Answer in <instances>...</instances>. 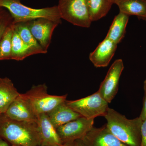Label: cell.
<instances>
[{
	"label": "cell",
	"mask_w": 146,
	"mask_h": 146,
	"mask_svg": "<svg viewBox=\"0 0 146 146\" xmlns=\"http://www.w3.org/2000/svg\"><path fill=\"white\" fill-rule=\"evenodd\" d=\"M0 137L13 146H39L42 144L36 122L19 121L0 115Z\"/></svg>",
	"instance_id": "6da1fadb"
},
{
	"label": "cell",
	"mask_w": 146,
	"mask_h": 146,
	"mask_svg": "<svg viewBox=\"0 0 146 146\" xmlns=\"http://www.w3.org/2000/svg\"><path fill=\"white\" fill-rule=\"evenodd\" d=\"M104 117L108 129L122 143L128 146H141L143 121L140 117L130 119L110 108Z\"/></svg>",
	"instance_id": "7a4b0ae2"
},
{
	"label": "cell",
	"mask_w": 146,
	"mask_h": 146,
	"mask_svg": "<svg viewBox=\"0 0 146 146\" xmlns=\"http://www.w3.org/2000/svg\"><path fill=\"white\" fill-rule=\"evenodd\" d=\"M21 0H0V7L8 10L13 19V24L43 18L61 23V18L57 5L35 9L24 5Z\"/></svg>",
	"instance_id": "3957f363"
},
{
	"label": "cell",
	"mask_w": 146,
	"mask_h": 146,
	"mask_svg": "<svg viewBox=\"0 0 146 146\" xmlns=\"http://www.w3.org/2000/svg\"><path fill=\"white\" fill-rule=\"evenodd\" d=\"M47 90L46 85L43 84L33 85L29 91L23 94L37 116L48 113L67 100V94L63 96L50 95Z\"/></svg>",
	"instance_id": "277c9868"
},
{
	"label": "cell",
	"mask_w": 146,
	"mask_h": 146,
	"mask_svg": "<svg viewBox=\"0 0 146 146\" xmlns=\"http://www.w3.org/2000/svg\"><path fill=\"white\" fill-rule=\"evenodd\" d=\"M57 6L61 19L76 26H91L86 0H59Z\"/></svg>",
	"instance_id": "5b68a950"
},
{
	"label": "cell",
	"mask_w": 146,
	"mask_h": 146,
	"mask_svg": "<svg viewBox=\"0 0 146 146\" xmlns=\"http://www.w3.org/2000/svg\"><path fill=\"white\" fill-rule=\"evenodd\" d=\"M65 104L74 111L89 119L104 117L107 112L108 103L98 91L85 98L75 100H66Z\"/></svg>",
	"instance_id": "8992f818"
},
{
	"label": "cell",
	"mask_w": 146,
	"mask_h": 146,
	"mask_svg": "<svg viewBox=\"0 0 146 146\" xmlns=\"http://www.w3.org/2000/svg\"><path fill=\"white\" fill-rule=\"evenodd\" d=\"M94 119L81 117L56 128L63 144L81 140L94 127Z\"/></svg>",
	"instance_id": "52a82bcc"
},
{
	"label": "cell",
	"mask_w": 146,
	"mask_h": 146,
	"mask_svg": "<svg viewBox=\"0 0 146 146\" xmlns=\"http://www.w3.org/2000/svg\"><path fill=\"white\" fill-rule=\"evenodd\" d=\"M124 68L123 62L122 59L115 60L100 85L98 91L108 104L111 102L117 93L119 82Z\"/></svg>",
	"instance_id": "ba28073f"
},
{
	"label": "cell",
	"mask_w": 146,
	"mask_h": 146,
	"mask_svg": "<svg viewBox=\"0 0 146 146\" xmlns=\"http://www.w3.org/2000/svg\"><path fill=\"white\" fill-rule=\"evenodd\" d=\"M27 24L33 35L47 52L53 32L59 23L46 18H40L27 22Z\"/></svg>",
	"instance_id": "9c48e42d"
},
{
	"label": "cell",
	"mask_w": 146,
	"mask_h": 146,
	"mask_svg": "<svg viewBox=\"0 0 146 146\" xmlns=\"http://www.w3.org/2000/svg\"><path fill=\"white\" fill-rule=\"evenodd\" d=\"M4 114L11 119L19 121L36 122L37 118L23 94H20Z\"/></svg>",
	"instance_id": "30bf717a"
},
{
	"label": "cell",
	"mask_w": 146,
	"mask_h": 146,
	"mask_svg": "<svg viewBox=\"0 0 146 146\" xmlns=\"http://www.w3.org/2000/svg\"><path fill=\"white\" fill-rule=\"evenodd\" d=\"M81 140L84 146H128L113 135L106 125L94 127Z\"/></svg>",
	"instance_id": "8fae6325"
},
{
	"label": "cell",
	"mask_w": 146,
	"mask_h": 146,
	"mask_svg": "<svg viewBox=\"0 0 146 146\" xmlns=\"http://www.w3.org/2000/svg\"><path fill=\"white\" fill-rule=\"evenodd\" d=\"M117 45L105 37L90 53V61L96 68L107 67L115 54Z\"/></svg>",
	"instance_id": "7c38bea8"
},
{
	"label": "cell",
	"mask_w": 146,
	"mask_h": 146,
	"mask_svg": "<svg viewBox=\"0 0 146 146\" xmlns=\"http://www.w3.org/2000/svg\"><path fill=\"white\" fill-rule=\"evenodd\" d=\"M36 123L42 141V145L62 146L63 144L46 113L37 116Z\"/></svg>",
	"instance_id": "4fadbf2b"
},
{
	"label": "cell",
	"mask_w": 146,
	"mask_h": 146,
	"mask_svg": "<svg viewBox=\"0 0 146 146\" xmlns=\"http://www.w3.org/2000/svg\"><path fill=\"white\" fill-rule=\"evenodd\" d=\"M46 114L51 122L56 129L82 117L68 106L65 102L59 104Z\"/></svg>",
	"instance_id": "5bb4252c"
},
{
	"label": "cell",
	"mask_w": 146,
	"mask_h": 146,
	"mask_svg": "<svg viewBox=\"0 0 146 146\" xmlns=\"http://www.w3.org/2000/svg\"><path fill=\"white\" fill-rule=\"evenodd\" d=\"M10 79L0 78V112L4 114L20 95Z\"/></svg>",
	"instance_id": "9a60e30c"
},
{
	"label": "cell",
	"mask_w": 146,
	"mask_h": 146,
	"mask_svg": "<svg viewBox=\"0 0 146 146\" xmlns=\"http://www.w3.org/2000/svg\"><path fill=\"white\" fill-rule=\"evenodd\" d=\"M38 54L42 53L39 50L26 44L13 29L11 59L21 61L29 56Z\"/></svg>",
	"instance_id": "2e32d148"
},
{
	"label": "cell",
	"mask_w": 146,
	"mask_h": 146,
	"mask_svg": "<svg viewBox=\"0 0 146 146\" xmlns=\"http://www.w3.org/2000/svg\"><path fill=\"white\" fill-rule=\"evenodd\" d=\"M129 16L119 12L112 21L106 37L118 44L125 36Z\"/></svg>",
	"instance_id": "e0dca14e"
},
{
	"label": "cell",
	"mask_w": 146,
	"mask_h": 146,
	"mask_svg": "<svg viewBox=\"0 0 146 146\" xmlns=\"http://www.w3.org/2000/svg\"><path fill=\"white\" fill-rule=\"evenodd\" d=\"M115 4L118 5L120 12L146 20V0H117Z\"/></svg>",
	"instance_id": "ac0fdd59"
},
{
	"label": "cell",
	"mask_w": 146,
	"mask_h": 146,
	"mask_svg": "<svg viewBox=\"0 0 146 146\" xmlns=\"http://www.w3.org/2000/svg\"><path fill=\"white\" fill-rule=\"evenodd\" d=\"M89 16L91 22L98 21L107 15L114 0H86Z\"/></svg>",
	"instance_id": "d6986e66"
},
{
	"label": "cell",
	"mask_w": 146,
	"mask_h": 146,
	"mask_svg": "<svg viewBox=\"0 0 146 146\" xmlns=\"http://www.w3.org/2000/svg\"><path fill=\"white\" fill-rule=\"evenodd\" d=\"M12 27L16 32L20 38L26 44L40 51L42 54H45L46 51L43 49L39 43L33 35L29 29L27 22H22L13 24Z\"/></svg>",
	"instance_id": "ffe728a7"
},
{
	"label": "cell",
	"mask_w": 146,
	"mask_h": 146,
	"mask_svg": "<svg viewBox=\"0 0 146 146\" xmlns=\"http://www.w3.org/2000/svg\"><path fill=\"white\" fill-rule=\"evenodd\" d=\"M13 34L12 25L7 29L0 40V60L11 59Z\"/></svg>",
	"instance_id": "44dd1931"
},
{
	"label": "cell",
	"mask_w": 146,
	"mask_h": 146,
	"mask_svg": "<svg viewBox=\"0 0 146 146\" xmlns=\"http://www.w3.org/2000/svg\"><path fill=\"white\" fill-rule=\"evenodd\" d=\"M13 19L8 10L0 7V40L9 27L13 25Z\"/></svg>",
	"instance_id": "7402d4cb"
},
{
	"label": "cell",
	"mask_w": 146,
	"mask_h": 146,
	"mask_svg": "<svg viewBox=\"0 0 146 146\" xmlns=\"http://www.w3.org/2000/svg\"><path fill=\"white\" fill-rule=\"evenodd\" d=\"M144 96L143 100V108L141 111L140 117L142 121H144L146 118V78L144 82Z\"/></svg>",
	"instance_id": "603a6c76"
},
{
	"label": "cell",
	"mask_w": 146,
	"mask_h": 146,
	"mask_svg": "<svg viewBox=\"0 0 146 146\" xmlns=\"http://www.w3.org/2000/svg\"><path fill=\"white\" fill-rule=\"evenodd\" d=\"M141 146H146V118L141 125Z\"/></svg>",
	"instance_id": "cb8c5ba5"
},
{
	"label": "cell",
	"mask_w": 146,
	"mask_h": 146,
	"mask_svg": "<svg viewBox=\"0 0 146 146\" xmlns=\"http://www.w3.org/2000/svg\"><path fill=\"white\" fill-rule=\"evenodd\" d=\"M73 146H84L81 140H77L73 142Z\"/></svg>",
	"instance_id": "d4e9b609"
},
{
	"label": "cell",
	"mask_w": 146,
	"mask_h": 146,
	"mask_svg": "<svg viewBox=\"0 0 146 146\" xmlns=\"http://www.w3.org/2000/svg\"><path fill=\"white\" fill-rule=\"evenodd\" d=\"M0 146H9L8 143L0 137Z\"/></svg>",
	"instance_id": "484cf974"
},
{
	"label": "cell",
	"mask_w": 146,
	"mask_h": 146,
	"mask_svg": "<svg viewBox=\"0 0 146 146\" xmlns=\"http://www.w3.org/2000/svg\"><path fill=\"white\" fill-rule=\"evenodd\" d=\"M73 143H68L63 144V145L62 146H73Z\"/></svg>",
	"instance_id": "4316f807"
},
{
	"label": "cell",
	"mask_w": 146,
	"mask_h": 146,
	"mask_svg": "<svg viewBox=\"0 0 146 146\" xmlns=\"http://www.w3.org/2000/svg\"><path fill=\"white\" fill-rule=\"evenodd\" d=\"M114 1H115V3L116 2V1H117V0H114Z\"/></svg>",
	"instance_id": "83f0119b"
},
{
	"label": "cell",
	"mask_w": 146,
	"mask_h": 146,
	"mask_svg": "<svg viewBox=\"0 0 146 146\" xmlns=\"http://www.w3.org/2000/svg\"><path fill=\"white\" fill-rule=\"evenodd\" d=\"M39 146H44V145H41Z\"/></svg>",
	"instance_id": "f1b7e54d"
},
{
	"label": "cell",
	"mask_w": 146,
	"mask_h": 146,
	"mask_svg": "<svg viewBox=\"0 0 146 146\" xmlns=\"http://www.w3.org/2000/svg\"><path fill=\"white\" fill-rule=\"evenodd\" d=\"M1 114H2V113H1V112H0V115H1Z\"/></svg>",
	"instance_id": "f546056e"
},
{
	"label": "cell",
	"mask_w": 146,
	"mask_h": 146,
	"mask_svg": "<svg viewBox=\"0 0 146 146\" xmlns=\"http://www.w3.org/2000/svg\"></svg>",
	"instance_id": "4dcf8cb0"
}]
</instances>
